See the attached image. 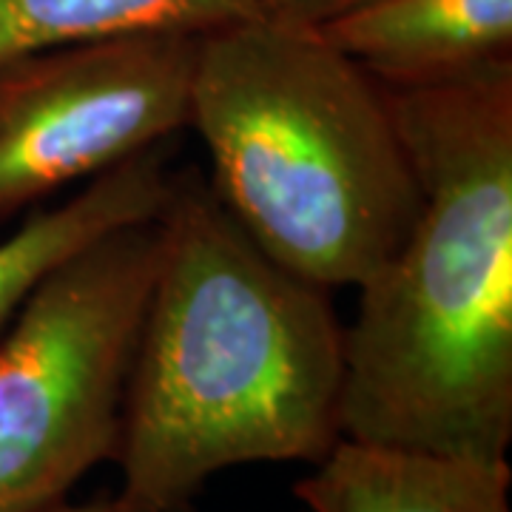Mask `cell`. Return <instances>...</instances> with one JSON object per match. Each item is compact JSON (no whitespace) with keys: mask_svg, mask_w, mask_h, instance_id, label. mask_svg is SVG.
<instances>
[{"mask_svg":"<svg viewBox=\"0 0 512 512\" xmlns=\"http://www.w3.org/2000/svg\"><path fill=\"white\" fill-rule=\"evenodd\" d=\"M359 3H367V0H268L265 12L291 20V23H302V26H322L325 20L336 18Z\"/></svg>","mask_w":512,"mask_h":512,"instance_id":"obj_10","label":"cell"},{"mask_svg":"<svg viewBox=\"0 0 512 512\" xmlns=\"http://www.w3.org/2000/svg\"><path fill=\"white\" fill-rule=\"evenodd\" d=\"M200 35L103 37L0 63V225L188 126Z\"/></svg>","mask_w":512,"mask_h":512,"instance_id":"obj_5","label":"cell"},{"mask_svg":"<svg viewBox=\"0 0 512 512\" xmlns=\"http://www.w3.org/2000/svg\"><path fill=\"white\" fill-rule=\"evenodd\" d=\"M188 126L245 234L325 291L365 285L419 217L382 83L316 26L256 12L202 32Z\"/></svg>","mask_w":512,"mask_h":512,"instance_id":"obj_3","label":"cell"},{"mask_svg":"<svg viewBox=\"0 0 512 512\" xmlns=\"http://www.w3.org/2000/svg\"><path fill=\"white\" fill-rule=\"evenodd\" d=\"M507 461L339 439L293 495L305 512H512Z\"/></svg>","mask_w":512,"mask_h":512,"instance_id":"obj_7","label":"cell"},{"mask_svg":"<svg viewBox=\"0 0 512 512\" xmlns=\"http://www.w3.org/2000/svg\"><path fill=\"white\" fill-rule=\"evenodd\" d=\"M268 0H0V63L103 37L208 32Z\"/></svg>","mask_w":512,"mask_h":512,"instance_id":"obj_9","label":"cell"},{"mask_svg":"<svg viewBox=\"0 0 512 512\" xmlns=\"http://www.w3.org/2000/svg\"><path fill=\"white\" fill-rule=\"evenodd\" d=\"M174 177L168 148L154 146L106 174L94 177L60 208L32 214L0 242V333L20 311L26 296L60 262L131 222L157 220L171 200Z\"/></svg>","mask_w":512,"mask_h":512,"instance_id":"obj_8","label":"cell"},{"mask_svg":"<svg viewBox=\"0 0 512 512\" xmlns=\"http://www.w3.org/2000/svg\"><path fill=\"white\" fill-rule=\"evenodd\" d=\"M160 256L157 220L94 239L0 333V512H49L114 461Z\"/></svg>","mask_w":512,"mask_h":512,"instance_id":"obj_4","label":"cell"},{"mask_svg":"<svg viewBox=\"0 0 512 512\" xmlns=\"http://www.w3.org/2000/svg\"><path fill=\"white\" fill-rule=\"evenodd\" d=\"M302 512H305V510H302Z\"/></svg>","mask_w":512,"mask_h":512,"instance_id":"obj_12","label":"cell"},{"mask_svg":"<svg viewBox=\"0 0 512 512\" xmlns=\"http://www.w3.org/2000/svg\"><path fill=\"white\" fill-rule=\"evenodd\" d=\"M49 512H163V510H151V507H143V504H134L128 501L123 495L117 498H106V501H89V504H60L55 510ZM180 512H191V510H180Z\"/></svg>","mask_w":512,"mask_h":512,"instance_id":"obj_11","label":"cell"},{"mask_svg":"<svg viewBox=\"0 0 512 512\" xmlns=\"http://www.w3.org/2000/svg\"><path fill=\"white\" fill-rule=\"evenodd\" d=\"M128 373L123 498L191 510L242 464H316L342 439L345 328L328 291L265 254L214 188L177 174Z\"/></svg>","mask_w":512,"mask_h":512,"instance_id":"obj_2","label":"cell"},{"mask_svg":"<svg viewBox=\"0 0 512 512\" xmlns=\"http://www.w3.org/2000/svg\"><path fill=\"white\" fill-rule=\"evenodd\" d=\"M421 188L345 328L342 439L507 461L512 444V60L382 86Z\"/></svg>","mask_w":512,"mask_h":512,"instance_id":"obj_1","label":"cell"},{"mask_svg":"<svg viewBox=\"0 0 512 512\" xmlns=\"http://www.w3.org/2000/svg\"><path fill=\"white\" fill-rule=\"evenodd\" d=\"M382 86H427L512 60V0H367L316 26Z\"/></svg>","mask_w":512,"mask_h":512,"instance_id":"obj_6","label":"cell"}]
</instances>
